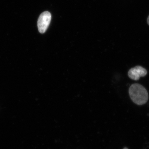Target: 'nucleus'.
Masks as SVG:
<instances>
[{
	"label": "nucleus",
	"mask_w": 149,
	"mask_h": 149,
	"mask_svg": "<svg viewBox=\"0 0 149 149\" xmlns=\"http://www.w3.org/2000/svg\"><path fill=\"white\" fill-rule=\"evenodd\" d=\"M52 15L49 12L45 11L41 13L37 21L38 30L40 33L43 34L46 32L50 23Z\"/></svg>",
	"instance_id": "nucleus-2"
},
{
	"label": "nucleus",
	"mask_w": 149,
	"mask_h": 149,
	"mask_svg": "<svg viewBox=\"0 0 149 149\" xmlns=\"http://www.w3.org/2000/svg\"><path fill=\"white\" fill-rule=\"evenodd\" d=\"M123 149H128L127 148H124Z\"/></svg>",
	"instance_id": "nucleus-5"
},
{
	"label": "nucleus",
	"mask_w": 149,
	"mask_h": 149,
	"mask_svg": "<svg viewBox=\"0 0 149 149\" xmlns=\"http://www.w3.org/2000/svg\"><path fill=\"white\" fill-rule=\"evenodd\" d=\"M147 70L143 67L138 65L130 68L128 72V76L132 80H138L141 77H145L147 75Z\"/></svg>",
	"instance_id": "nucleus-3"
},
{
	"label": "nucleus",
	"mask_w": 149,
	"mask_h": 149,
	"mask_svg": "<svg viewBox=\"0 0 149 149\" xmlns=\"http://www.w3.org/2000/svg\"><path fill=\"white\" fill-rule=\"evenodd\" d=\"M130 98L134 103L142 105L146 103L149 99L148 93L146 89L141 84L135 83L129 89Z\"/></svg>",
	"instance_id": "nucleus-1"
},
{
	"label": "nucleus",
	"mask_w": 149,
	"mask_h": 149,
	"mask_svg": "<svg viewBox=\"0 0 149 149\" xmlns=\"http://www.w3.org/2000/svg\"><path fill=\"white\" fill-rule=\"evenodd\" d=\"M147 23H148V24L149 25V15L148 17V18H147Z\"/></svg>",
	"instance_id": "nucleus-4"
}]
</instances>
